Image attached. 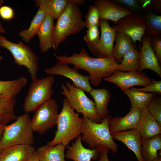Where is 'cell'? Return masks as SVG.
Masks as SVG:
<instances>
[{
	"instance_id": "16",
	"label": "cell",
	"mask_w": 161,
	"mask_h": 161,
	"mask_svg": "<svg viewBox=\"0 0 161 161\" xmlns=\"http://www.w3.org/2000/svg\"><path fill=\"white\" fill-rule=\"evenodd\" d=\"M136 129L142 141L151 139L161 134V125L149 113L147 107L142 110Z\"/></svg>"
},
{
	"instance_id": "8",
	"label": "cell",
	"mask_w": 161,
	"mask_h": 161,
	"mask_svg": "<svg viewBox=\"0 0 161 161\" xmlns=\"http://www.w3.org/2000/svg\"><path fill=\"white\" fill-rule=\"evenodd\" d=\"M54 82V78L51 75L32 81L23 104L25 113L35 111L39 105L51 98Z\"/></svg>"
},
{
	"instance_id": "3",
	"label": "cell",
	"mask_w": 161,
	"mask_h": 161,
	"mask_svg": "<svg viewBox=\"0 0 161 161\" xmlns=\"http://www.w3.org/2000/svg\"><path fill=\"white\" fill-rule=\"evenodd\" d=\"M62 109L58 115L57 122V130L53 140L47 145L54 146L62 143L65 146L70 142L77 138L82 133L83 119L75 113L68 100L64 98Z\"/></svg>"
},
{
	"instance_id": "23",
	"label": "cell",
	"mask_w": 161,
	"mask_h": 161,
	"mask_svg": "<svg viewBox=\"0 0 161 161\" xmlns=\"http://www.w3.org/2000/svg\"><path fill=\"white\" fill-rule=\"evenodd\" d=\"M94 100L96 111L102 119L109 114L108 106L111 97L110 91L106 89H93L89 93Z\"/></svg>"
},
{
	"instance_id": "36",
	"label": "cell",
	"mask_w": 161,
	"mask_h": 161,
	"mask_svg": "<svg viewBox=\"0 0 161 161\" xmlns=\"http://www.w3.org/2000/svg\"><path fill=\"white\" fill-rule=\"evenodd\" d=\"M114 2L130 10L134 13L140 14L143 12L137 0H112Z\"/></svg>"
},
{
	"instance_id": "45",
	"label": "cell",
	"mask_w": 161,
	"mask_h": 161,
	"mask_svg": "<svg viewBox=\"0 0 161 161\" xmlns=\"http://www.w3.org/2000/svg\"><path fill=\"white\" fill-rule=\"evenodd\" d=\"M6 126H0V138H1L2 135L5 127Z\"/></svg>"
},
{
	"instance_id": "1",
	"label": "cell",
	"mask_w": 161,
	"mask_h": 161,
	"mask_svg": "<svg viewBox=\"0 0 161 161\" xmlns=\"http://www.w3.org/2000/svg\"><path fill=\"white\" fill-rule=\"evenodd\" d=\"M54 56L59 62L72 64L74 67L87 72L90 83L98 86L104 78L110 76L116 70H119V64L112 56L103 58L91 57L87 51L82 48L79 53L75 52L70 56Z\"/></svg>"
},
{
	"instance_id": "31",
	"label": "cell",
	"mask_w": 161,
	"mask_h": 161,
	"mask_svg": "<svg viewBox=\"0 0 161 161\" xmlns=\"http://www.w3.org/2000/svg\"><path fill=\"white\" fill-rule=\"evenodd\" d=\"M47 14L38 9L36 14L31 21L29 28L21 31L18 33L22 40L26 43H29L38 31Z\"/></svg>"
},
{
	"instance_id": "15",
	"label": "cell",
	"mask_w": 161,
	"mask_h": 161,
	"mask_svg": "<svg viewBox=\"0 0 161 161\" xmlns=\"http://www.w3.org/2000/svg\"><path fill=\"white\" fill-rule=\"evenodd\" d=\"M99 12L100 19L111 20L117 24L121 19L134 13L127 9L109 0H97L94 3Z\"/></svg>"
},
{
	"instance_id": "7",
	"label": "cell",
	"mask_w": 161,
	"mask_h": 161,
	"mask_svg": "<svg viewBox=\"0 0 161 161\" xmlns=\"http://www.w3.org/2000/svg\"><path fill=\"white\" fill-rule=\"evenodd\" d=\"M0 47L8 50L13 55L15 63L19 66L26 68L32 81L37 78L38 68V58L32 49L22 42L14 43L0 35Z\"/></svg>"
},
{
	"instance_id": "11",
	"label": "cell",
	"mask_w": 161,
	"mask_h": 161,
	"mask_svg": "<svg viewBox=\"0 0 161 161\" xmlns=\"http://www.w3.org/2000/svg\"><path fill=\"white\" fill-rule=\"evenodd\" d=\"M103 80L115 84L123 91L134 86H146L155 80L137 72L118 70L115 71L110 76Z\"/></svg>"
},
{
	"instance_id": "26",
	"label": "cell",
	"mask_w": 161,
	"mask_h": 161,
	"mask_svg": "<svg viewBox=\"0 0 161 161\" xmlns=\"http://www.w3.org/2000/svg\"><path fill=\"white\" fill-rule=\"evenodd\" d=\"M161 151V135L142 141L141 154L143 161H153Z\"/></svg>"
},
{
	"instance_id": "22",
	"label": "cell",
	"mask_w": 161,
	"mask_h": 161,
	"mask_svg": "<svg viewBox=\"0 0 161 161\" xmlns=\"http://www.w3.org/2000/svg\"><path fill=\"white\" fill-rule=\"evenodd\" d=\"M72 0H35V6L46 14L58 19Z\"/></svg>"
},
{
	"instance_id": "38",
	"label": "cell",
	"mask_w": 161,
	"mask_h": 161,
	"mask_svg": "<svg viewBox=\"0 0 161 161\" xmlns=\"http://www.w3.org/2000/svg\"><path fill=\"white\" fill-rule=\"evenodd\" d=\"M151 45L153 50L158 61L161 63V35L151 39Z\"/></svg>"
},
{
	"instance_id": "17",
	"label": "cell",
	"mask_w": 161,
	"mask_h": 161,
	"mask_svg": "<svg viewBox=\"0 0 161 161\" xmlns=\"http://www.w3.org/2000/svg\"><path fill=\"white\" fill-rule=\"evenodd\" d=\"M141 110L133 108L123 117L116 116L109 120V128L111 134L136 129L140 119Z\"/></svg>"
},
{
	"instance_id": "6",
	"label": "cell",
	"mask_w": 161,
	"mask_h": 161,
	"mask_svg": "<svg viewBox=\"0 0 161 161\" xmlns=\"http://www.w3.org/2000/svg\"><path fill=\"white\" fill-rule=\"evenodd\" d=\"M61 88V94L66 97L72 108L77 113L82 114L95 123L101 122L102 119L97 112L94 102L87 97L84 91L69 81L66 82V85L62 84Z\"/></svg>"
},
{
	"instance_id": "18",
	"label": "cell",
	"mask_w": 161,
	"mask_h": 161,
	"mask_svg": "<svg viewBox=\"0 0 161 161\" xmlns=\"http://www.w3.org/2000/svg\"><path fill=\"white\" fill-rule=\"evenodd\" d=\"M81 136L77 138L72 145L66 146L67 149L65 157L74 161H91L98 158L100 156L99 147L93 149L85 148L81 143Z\"/></svg>"
},
{
	"instance_id": "30",
	"label": "cell",
	"mask_w": 161,
	"mask_h": 161,
	"mask_svg": "<svg viewBox=\"0 0 161 161\" xmlns=\"http://www.w3.org/2000/svg\"><path fill=\"white\" fill-rule=\"evenodd\" d=\"M145 29L144 35L152 39L161 34V16L152 12L146 13L143 16Z\"/></svg>"
},
{
	"instance_id": "34",
	"label": "cell",
	"mask_w": 161,
	"mask_h": 161,
	"mask_svg": "<svg viewBox=\"0 0 161 161\" xmlns=\"http://www.w3.org/2000/svg\"><path fill=\"white\" fill-rule=\"evenodd\" d=\"M151 115L161 125V97H154L147 106Z\"/></svg>"
},
{
	"instance_id": "9",
	"label": "cell",
	"mask_w": 161,
	"mask_h": 161,
	"mask_svg": "<svg viewBox=\"0 0 161 161\" xmlns=\"http://www.w3.org/2000/svg\"><path fill=\"white\" fill-rule=\"evenodd\" d=\"M35 111L31 119L34 131L42 134L57 125L59 113L58 106L54 99L51 98L43 103Z\"/></svg>"
},
{
	"instance_id": "43",
	"label": "cell",
	"mask_w": 161,
	"mask_h": 161,
	"mask_svg": "<svg viewBox=\"0 0 161 161\" xmlns=\"http://www.w3.org/2000/svg\"><path fill=\"white\" fill-rule=\"evenodd\" d=\"M4 2V0H0V7L3 4ZM6 32V30L4 28L2 24L0 21V33H4Z\"/></svg>"
},
{
	"instance_id": "24",
	"label": "cell",
	"mask_w": 161,
	"mask_h": 161,
	"mask_svg": "<svg viewBox=\"0 0 161 161\" xmlns=\"http://www.w3.org/2000/svg\"><path fill=\"white\" fill-rule=\"evenodd\" d=\"M66 146L62 143L50 146L47 145L38 148L36 151L39 161H66Z\"/></svg>"
},
{
	"instance_id": "14",
	"label": "cell",
	"mask_w": 161,
	"mask_h": 161,
	"mask_svg": "<svg viewBox=\"0 0 161 161\" xmlns=\"http://www.w3.org/2000/svg\"><path fill=\"white\" fill-rule=\"evenodd\" d=\"M142 45H139L140 49V64L138 72L141 73L144 69H148L155 72L161 78V67L153 50L151 39L144 35Z\"/></svg>"
},
{
	"instance_id": "44",
	"label": "cell",
	"mask_w": 161,
	"mask_h": 161,
	"mask_svg": "<svg viewBox=\"0 0 161 161\" xmlns=\"http://www.w3.org/2000/svg\"><path fill=\"white\" fill-rule=\"evenodd\" d=\"M26 161H39L38 155L36 151Z\"/></svg>"
},
{
	"instance_id": "20",
	"label": "cell",
	"mask_w": 161,
	"mask_h": 161,
	"mask_svg": "<svg viewBox=\"0 0 161 161\" xmlns=\"http://www.w3.org/2000/svg\"><path fill=\"white\" fill-rule=\"evenodd\" d=\"M31 145H21L3 149L0 153V161H26L35 152Z\"/></svg>"
},
{
	"instance_id": "10",
	"label": "cell",
	"mask_w": 161,
	"mask_h": 161,
	"mask_svg": "<svg viewBox=\"0 0 161 161\" xmlns=\"http://www.w3.org/2000/svg\"><path fill=\"white\" fill-rule=\"evenodd\" d=\"M116 25L112 27L117 32L124 33L132 40L136 49V43L138 41L142 43V38L145 29L143 16L133 13L120 19Z\"/></svg>"
},
{
	"instance_id": "42",
	"label": "cell",
	"mask_w": 161,
	"mask_h": 161,
	"mask_svg": "<svg viewBox=\"0 0 161 161\" xmlns=\"http://www.w3.org/2000/svg\"><path fill=\"white\" fill-rule=\"evenodd\" d=\"M153 7L157 12L161 13V0H151Z\"/></svg>"
},
{
	"instance_id": "21",
	"label": "cell",
	"mask_w": 161,
	"mask_h": 161,
	"mask_svg": "<svg viewBox=\"0 0 161 161\" xmlns=\"http://www.w3.org/2000/svg\"><path fill=\"white\" fill-rule=\"evenodd\" d=\"M54 19L47 15L36 34L39 39L40 50L42 53L53 48Z\"/></svg>"
},
{
	"instance_id": "39",
	"label": "cell",
	"mask_w": 161,
	"mask_h": 161,
	"mask_svg": "<svg viewBox=\"0 0 161 161\" xmlns=\"http://www.w3.org/2000/svg\"><path fill=\"white\" fill-rule=\"evenodd\" d=\"M14 16L13 9L9 6H4L0 7V17L5 20H10Z\"/></svg>"
},
{
	"instance_id": "41",
	"label": "cell",
	"mask_w": 161,
	"mask_h": 161,
	"mask_svg": "<svg viewBox=\"0 0 161 161\" xmlns=\"http://www.w3.org/2000/svg\"><path fill=\"white\" fill-rule=\"evenodd\" d=\"M99 148L100 158L98 161H109L108 157L109 148L106 147H100Z\"/></svg>"
},
{
	"instance_id": "5",
	"label": "cell",
	"mask_w": 161,
	"mask_h": 161,
	"mask_svg": "<svg viewBox=\"0 0 161 161\" xmlns=\"http://www.w3.org/2000/svg\"><path fill=\"white\" fill-rule=\"evenodd\" d=\"M16 121L6 125L1 138V144L3 149L17 145H31L34 142L33 130L29 113L16 117Z\"/></svg>"
},
{
	"instance_id": "32",
	"label": "cell",
	"mask_w": 161,
	"mask_h": 161,
	"mask_svg": "<svg viewBox=\"0 0 161 161\" xmlns=\"http://www.w3.org/2000/svg\"><path fill=\"white\" fill-rule=\"evenodd\" d=\"M140 51L134 48L126 54L119 64V70L123 72L138 71L140 64Z\"/></svg>"
},
{
	"instance_id": "48",
	"label": "cell",
	"mask_w": 161,
	"mask_h": 161,
	"mask_svg": "<svg viewBox=\"0 0 161 161\" xmlns=\"http://www.w3.org/2000/svg\"><path fill=\"white\" fill-rule=\"evenodd\" d=\"M2 58H3V57L2 56L0 55V62L1 61L2 59Z\"/></svg>"
},
{
	"instance_id": "13",
	"label": "cell",
	"mask_w": 161,
	"mask_h": 161,
	"mask_svg": "<svg viewBox=\"0 0 161 161\" xmlns=\"http://www.w3.org/2000/svg\"><path fill=\"white\" fill-rule=\"evenodd\" d=\"M99 26L101 31L99 41L97 47L90 52L97 58L112 56L117 32L110 26L108 20L100 19Z\"/></svg>"
},
{
	"instance_id": "35",
	"label": "cell",
	"mask_w": 161,
	"mask_h": 161,
	"mask_svg": "<svg viewBox=\"0 0 161 161\" xmlns=\"http://www.w3.org/2000/svg\"><path fill=\"white\" fill-rule=\"evenodd\" d=\"M85 27L88 28L92 27L99 26L100 20L98 10L94 4L89 6L85 16Z\"/></svg>"
},
{
	"instance_id": "27",
	"label": "cell",
	"mask_w": 161,
	"mask_h": 161,
	"mask_svg": "<svg viewBox=\"0 0 161 161\" xmlns=\"http://www.w3.org/2000/svg\"><path fill=\"white\" fill-rule=\"evenodd\" d=\"M16 96L7 98L0 94V126H6L16 118L14 107L16 103Z\"/></svg>"
},
{
	"instance_id": "28",
	"label": "cell",
	"mask_w": 161,
	"mask_h": 161,
	"mask_svg": "<svg viewBox=\"0 0 161 161\" xmlns=\"http://www.w3.org/2000/svg\"><path fill=\"white\" fill-rule=\"evenodd\" d=\"M123 91L130 100L131 108L141 110L147 107L152 99L157 94L154 93H145L129 89Z\"/></svg>"
},
{
	"instance_id": "47",
	"label": "cell",
	"mask_w": 161,
	"mask_h": 161,
	"mask_svg": "<svg viewBox=\"0 0 161 161\" xmlns=\"http://www.w3.org/2000/svg\"><path fill=\"white\" fill-rule=\"evenodd\" d=\"M3 149L2 148L1 144V138H0V153L2 151Z\"/></svg>"
},
{
	"instance_id": "25",
	"label": "cell",
	"mask_w": 161,
	"mask_h": 161,
	"mask_svg": "<svg viewBox=\"0 0 161 161\" xmlns=\"http://www.w3.org/2000/svg\"><path fill=\"white\" fill-rule=\"evenodd\" d=\"M115 41L112 56L119 63H121L126 54L133 49L136 48L131 39L122 33L117 32Z\"/></svg>"
},
{
	"instance_id": "37",
	"label": "cell",
	"mask_w": 161,
	"mask_h": 161,
	"mask_svg": "<svg viewBox=\"0 0 161 161\" xmlns=\"http://www.w3.org/2000/svg\"><path fill=\"white\" fill-rule=\"evenodd\" d=\"M129 89L145 93L150 92L161 94V80H155L151 83L146 86L138 88L132 87Z\"/></svg>"
},
{
	"instance_id": "40",
	"label": "cell",
	"mask_w": 161,
	"mask_h": 161,
	"mask_svg": "<svg viewBox=\"0 0 161 161\" xmlns=\"http://www.w3.org/2000/svg\"><path fill=\"white\" fill-rule=\"evenodd\" d=\"M138 3L143 11L146 13L151 12L153 6L151 0H137Z\"/></svg>"
},
{
	"instance_id": "29",
	"label": "cell",
	"mask_w": 161,
	"mask_h": 161,
	"mask_svg": "<svg viewBox=\"0 0 161 161\" xmlns=\"http://www.w3.org/2000/svg\"><path fill=\"white\" fill-rule=\"evenodd\" d=\"M27 81V79L23 76L13 80H0V94L9 98L16 96Z\"/></svg>"
},
{
	"instance_id": "33",
	"label": "cell",
	"mask_w": 161,
	"mask_h": 161,
	"mask_svg": "<svg viewBox=\"0 0 161 161\" xmlns=\"http://www.w3.org/2000/svg\"><path fill=\"white\" fill-rule=\"evenodd\" d=\"M99 26L92 27L88 28L83 38L87 44L89 50L94 49L98 45L100 39Z\"/></svg>"
},
{
	"instance_id": "46",
	"label": "cell",
	"mask_w": 161,
	"mask_h": 161,
	"mask_svg": "<svg viewBox=\"0 0 161 161\" xmlns=\"http://www.w3.org/2000/svg\"><path fill=\"white\" fill-rule=\"evenodd\" d=\"M153 161H161V155H160L158 157H157Z\"/></svg>"
},
{
	"instance_id": "12",
	"label": "cell",
	"mask_w": 161,
	"mask_h": 161,
	"mask_svg": "<svg viewBox=\"0 0 161 161\" xmlns=\"http://www.w3.org/2000/svg\"><path fill=\"white\" fill-rule=\"evenodd\" d=\"M68 64L59 61L53 67L45 69L44 71L49 75H57L69 78L75 87L89 93L93 89L91 86L89 76L80 74L78 69L71 68Z\"/></svg>"
},
{
	"instance_id": "19",
	"label": "cell",
	"mask_w": 161,
	"mask_h": 161,
	"mask_svg": "<svg viewBox=\"0 0 161 161\" xmlns=\"http://www.w3.org/2000/svg\"><path fill=\"white\" fill-rule=\"evenodd\" d=\"M111 135L113 139L121 141L132 151L138 161H143L141 154L142 141L136 129L117 132Z\"/></svg>"
},
{
	"instance_id": "4",
	"label": "cell",
	"mask_w": 161,
	"mask_h": 161,
	"mask_svg": "<svg viewBox=\"0 0 161 161\" xmlns=\"http://www.w3.org/2000/svg\"><path fill=\"white\" fill-rule=\"evenodd\" d=\"M82 118L81 140L89 145L90 149L106 147L113 153H117L118 146L114 141L109 128L111 116L109 115L99 123L94 122L84 116Z\"/></svg>"
},
{
	"instance_id": "2",
	"label": "cell",
	"mask_w": 161,
	"mask_h": 161,
	"mask_svg": "<svg viewBox=\"0 0 161 161\" xmlns=\"http://www.w3.org/2000/svg\"><path fill=\"white\" fill-rule=\"evenodd\" d=\"M84 0H72L66 9L58 19L53 30V48L55 50L66 38L75 34L85 27L81 11L78 5L85 3Z\"/></svg>"
}]
</instances>
